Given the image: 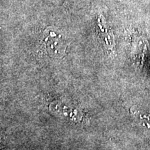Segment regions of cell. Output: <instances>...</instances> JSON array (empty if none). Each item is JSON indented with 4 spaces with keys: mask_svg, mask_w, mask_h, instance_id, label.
Returning a JSON list of instances; mask_svg holds the SVG:
<instances>
[{
    "mask_svg": "<svg viewBox=\"0 0 150 150\" xmlns=\"http://www.w3.org/2000/svg\"><path fill=\"white\" fill-rule=\"evenodd\" d=\"M43 42L47 52L54 58L62 57L66 50V42L63 35L52 29H47L44 32Z\"/></svg>",
    "mask_w": 150,
    "mask_h": 150,
    "instance_id": "6da1fadb",
    "label": "cell"
}]
</instances>
